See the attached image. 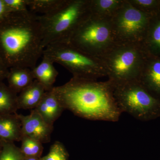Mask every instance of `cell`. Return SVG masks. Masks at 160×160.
Wrapping results in <instances>:
<instances>
[{"mask_svg": "<svg viewBox=\"0 0 160 160\" xmlns=\"http://www.w3.org/2000/svg\"><path fill=\"white\" fill-rule=\"evenodd\" d=\"M125 0H89L91 13L104 17L111 18Z\"/></svg>", "mask_w": 160, "mask_h": 160, "instance_id": "17", "label": "cell"}, {"mask_svg": "<svg viewBox=\"0 0 160 160\" xmlns=\"http://www.w3.org/2000/svg\"><path fill=\"white\" fill-rule=\"evenodd\" d=\"M159 10H160V6Z\"/></svg>", "mask_w": 160, "mask_h": 160, "instance_id": "28", "label": "cell"}, {"mask_svg": "<svg viewBox=\"0 0 160 160\" xmlns=\"http://www.w3.org/2000/svg\"><path fill=\"white\" fill-rule=\"evenodd\" d=\"M34 109L52 126H53L54 122L65 110L52 89L46 92L42 99Z\"/></svg>", "mask_w": 160, "mask_h": 160, "instance_id": "11", "label": "cell"}, {"mask_svg": "<svg viewBox=\"0 0 160 160\" xmlns=\"http://www.w3.org/2000/svg\"><path fill=\"white\" fill-rule=\"evenodd\" d=\"M112 86L115 100L122 113L126 112L143 122L160 117V100L152 96L139 81Z\"/></svg>", "mask_w": 160, "mask_h": 160, "instance_id": "7", "label": "cell"}, {"mask_svg": "<svg viewBox=\"0 0 160 160\" xmlns=\"http://www.w3.org/2000/svg\"><path fill=\"white\" fill-rule=\"evenodd\" d=\"M151 15L136 8L129 0H125L111 18L116 42L141 44Z\"/></svg>", "mask_w": 160, "mask_h": 160, "instance_id": "8", "label": "cell"}, {"mask_svg": "<svg viewBox=\"0 0 160 160\" xmlns=\"http://www.w3.org/2000/svg\"><path fill=\"white\" fill-rule=\"evenodd\" d=\"M22 124L17 113L0 115V141L4 142L22 140Z\"/></svg>", "mask_w": 160, "mask_h": 160, "instance_id": "13", "label": "cell"}, {"mask_svg": "<svg viewBox=\"0 0 160 160\" xmlns=\"http://www.w3.org/2000/svg\"><path fill=\"white\" fill-rule=\"evenodd\" d=\"M19 109L17 93L0 84V115L15 114Z\"/></svg>", "mask_w": 160, "mask_h": 160, "instance_id": "18", "label": "cell"}, {"mask_svg": "<svg viewBox=\"0 0 160 160\" xmlns=\"http://www.w3.org/2000/svg\"><path fill=\"white\" fill-rule=\"evenodd\" d=\"M2 150L0 154V160H24V156L21 149L13 142H3Z\"/></svg>", "mask_w": 160, "mask_h": 160, "instance_id": "21", "label": "cell"}, {"mask_svg": "<svg viewBox=\"0 0 160 160\" xmlns=\"http://www.w3.org/2000/svg\"><path fill=\"white\" fill-rule=\"evenodd\" d=\"M67 0H28L29 10L38 15L50 14L59 9Z\"/></svg>", "mask_w": 160, "mask_h": 160, "instance_id": "19", "label": "cell"}, {"mask_svg": "<svg viewBox=\"0 0 160 160\" xmlns=\"http://www.w3.org/2000/svg\"><path fill=\"white\" fill-rule=\"evenodd\" d=\"M136 8L146 12L152 15L159 10L160 0H129Z\"/></svg>", "mask_w": 160, "mask_h": 160, "instance_id": "22", "label": "cell"}, {"mask_svg": "<svg viewBox=\"0 0 160 160\" xmlns=\"http://www.w3.org/2000/svg\"><path fill=\"white\" fill-rule=\"evenodd\" d=\"M7 77L9 88L17 93L27 88L34 80L31 69L25 67H14Z\"/></svg>", "mask_w": 160, "mask_h": 160, "instance_id": "16", "label": "cell"}, {"mask_svg": "<svg viewBox=\"0 0 160 160\" xmlns=\"http://www.w3.org/2000/svg\"><path fill=\"white\" fill-rule=\"evenodd\" d=\"M41 158L33 157H25L24 160H41Z\"/></svg>", "mask_w": 160, "mask_h": 160, "instance_id": "26", "label": "cell"}, {"mask_svg": "<svg viewBox=\"0 0 160 160\" xmlns=\"http://www.w3.org/2000/svg\"><path fill=\"white\" fill-rule=\"evenodd\" d=\"M46 89L37 80L24 89L18 96L19 109H34L38 105L46 92Z\"/></svg>", "mask_w": 160, "mask_h": 160, "instance_id": "15", "label": "cell"}, {"mask_svg": "<svg viewBox=\"0 0 160 160\" xmlns=\"http://www.w3.org/2000/svg\"><path fill=\"white\" fill-rule=\"evenodd\" d=\"M147 53L141 44L116 42L100 56L113 85L139 81Z\"/></svg>", "mask_w": 160, "mask_h": 160, "instance_id": "3", "label": "cell"}, {"mask_svg": "<svg viewBox=\"0 0 160 160\" xmlns=\"http://www.w3.org/2000/svg\"><path fill=\"white\" fill-rule=\"evenodd\" d=\"M139 82L152 96L160 101V57L147 54Z\"/></svg>", "mask_w": 160, "mask_h": 160, "instance_id": "10", "label": "cell"}, {"mask_svg": "<svg viewBox=\"0 0 160 160\" xmlns=\"http://www.w3.org/2000/svg\"><path fill=\"white\" fill-rule=\"evenodd\" d=\"M90 13L89 0H67L50 14L37 15L44 49L52 43L68 42L75 29Z\"/></svg>", "mask_w": 160, "mask_h": 160, "instance_id": "4", "label": "cell"}, {"mask_svg": "<svg viewBox=\"0 0 160 160\" xmlns=\"http://www.w3.org/2000/svg\"><path fill=\"white\" fill-rule=\"evenodd\" d=\"M21 150L25 157L40 158L42 152V143L34 139L23 136L22 137Z\"/></svg>", "mask_w": 160, "mask_h": 160, "instance_id": "20", "label": "cell"}, {"mask_svg": "<svg viewBox=\"0 0 160 160\" xmlns=\"http://www.w3.org/2000/svg\"><path fill=\"white\" fill-rule=\"evenodd\" d=\"M68 154L63 144L56 142L52 145L48 154L41 160H68Z\"/></svg>", "mask_w": 160, "mask_h": 160, "instance_id": "23", "label": "cell"}, {"mask_svg": "<svg viewBox=\"0 0 160 160\" xmlns=\"http://www.w3.org/2000/svg\"><path fill=\"white\" fill-rule=\"evenodd\" d=\"M52 90L64 109L80 117L95 121L117 122L122 112L116 102L109 81L72 78Z\"/></svg>", "mask_w": 160, "mask_h": 160, "instance_id": "1", "label": "cell"}, {"mask_svg": "<svg viewBox=\"0 0 160 160\" xmlns=\"http://www.w3.org/2000/svg\"><path fill=\"white\" fill-rule=\"evenodd\" d=\"M42 60L38 66L31 69L34 80H37L46 91L51 90L58 75V72L54 67V63L46 57L42 56Z\"/></svg>", "mask_w": 160, "mask_h": 160, "instance_id": "14", "label": "cell"}, {"mask_svg": "<svg viewBox=\"0 0 160 160\" xmlns=\"http://www.w3.org/2000/svg\"><path fill=\"white\" fill-rule=\"evenodd\" d=\"M12 13L0 29V48L9 65L32 69L45 49L38 15L30 11Z\"/></svg>", "mask_w": 160, "mask_h": 160, "instance_id": "2", "label": "cell"}, {"mask_svg": "<svg viewBox=\"0 0 160 160\" xmlns=\"http://www.w3.org/2000/svg\"><path fill=\"white\" fill-rule=\"evenodd\" d=\"M10 12L4 0H0V19L2 18L7 13Z\"/></svg>", "mask_w": 160, "mask_h": 160, "instance_id": "25", "label": "cell"}, {"mask_svg": "<svg viewBox=\"0 0 160 160\" xmlns=\"http://www.w3.org/2000/svg\"><path fill=\"white\" fill-rule=\"evenodd\" d=\"M68 42L85 53L99 58L116 43L111 18L90 12L75 29Z\"/></svg>", "mask_w": 160, "mask_h": 160, "instance_id": "5", "label": "cell"}, {"mask_svg": "<svg viewBox=\"0 0 160 160\" xmlns=\"http://www.w3.org/2000/svg\"><path fill=\"white\" fill-rule=\"evenodd\" d=\"M9 12H23L29 11L28 0H4Z\"/></svg>", "mask_w": 160, "mask_h": 160, "instance_id": "24", "label": "cell"}, {"mask_svg": "<svg viewBox=\"0 0 160 160\" xmlns=\"http://www.w3.org/2000/svg\"><path fill=\"white\" fill-rule=\"evenodd\" d=\"M18 116L22 124V137L34 139L42 144L50 142L53 126L46 122L34 109L28 115L18 114Z\"/></svg>", "mask_w": 160, "mask_h": 160, "instance_id": "9", "label": "cell"}, {"mask_svg": "<svg viewBox=\"0 0 160 160\" xmlns=\"http://www.w3.org/2000/svg\"><path fill=\"white\" fill-rule=\"evenodd\" d=\"M42 56L58 63L72 75V78L97 81L107 76L106 69L99 58L83 52L68 42L52 43L46 46Z\"/></svg>", "mask_w": 160, "mask_h": 160, "instance_id": "6", "label": "cell"}, {"mask_svg": "<svg viewBox=\"0 0 160 160\" xmlns=\"http://www.w3.org/2000/svg\"><path fill=\"white\" fill-rule=\"evenodd\" d=\"M3 146V142H2V141H0V154H1V152H2V150Z\"/></svg>", "mask_w": 160, "mask_h": 160, "instance_id": "27", "label": "cell"}, {"mask_svg": "<svg viewBox=\"0 0 160 160\" xmlns=\"http://www.w3.org/2000/svg\"><path fill=\"white\" fill-rule=\"evenodd\" d=\"M141 44L147 54L160 57V10L152 15Z\"/></svg>", "mask_w": 160, "mask_h": 160, "instance_id": "12", "label": "cell"}]
</instances>
